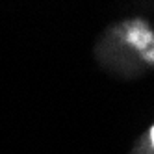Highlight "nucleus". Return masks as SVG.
<instances>
[{"mask_svg": "<svg viewBox=\"0 0 154 154\" xmlns=\"http://www.w3.org/2000/svg\"><path fill=\"white\" fill-rule=\"evenodd\" d=\"M150 143H152V147H154V126L150 128Z\"/></svg>", "mask_w": 154, "mask_h": 154, "instance_id": "2", "label": "nucleus"}, {"mask_svg": "<svg viewBox=\"0 0 154 154\" xmlns=\"http://www.w3.org/2000/svg\"><path fill=\"white\" fill-rule=\"evenodd\" d=\"M137 28H130L128 32V39L134 43V45H137L139 48H147L150 47V41H152V34L139 23H136Z\"/></svg>", "mask_w": 154, "mask_h": 154, "instance_id": "1", "label": "nucleus"}]
</instances>
